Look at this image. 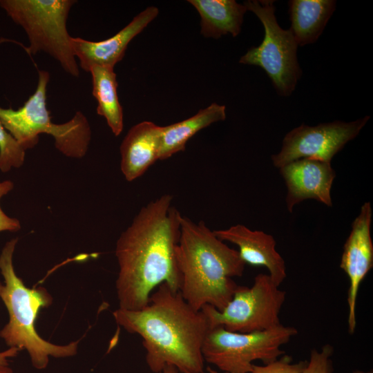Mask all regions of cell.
Returning a JSON list of instances; mask_svg holds the SVG:
<instances>
[{
  "label": "cell",
  "mask_w": 373,
  "mask_h": 373,
  "mask_svg": "<svg viewBox=\"0 0 373 373\" xmlns=\"http://www.w3.org/2000/svg\"><path fill=\"white\" fill-rule=\"evenodd\" d=\"M49 79L48 72L39 70L35 93L17 110L0 106V121L25 151L37 144L40 133H46L54 137L55 147L61 153L81 158L86 155L91 138L88 121L81 111H77L66 123L52 122L46 106Z\"/></svg>",
  "instance_id": "cell-5"
},
{
  "label": "cell",
  "mask_w": 373,
  "mask_h": 373,
  "mask_svg": "<svg viewBox=\"0 0 373 373\" xmlns=\"http://www.w3.org/2000/svg\"><path fill=\"white\" fill-rule=\"evenodd\" d=\"M298 334L290 326L279 325L261 332L239 333L221 326L211 328L202 347L204 360L226 373H247L254 361L269 363L285 352L280 347Z\"/></svg>",
  "instance_id": "cell-7"
},
{
  "label": "cell",
  "mask_w": 373,
  "mask_h": 373,
  "mask_svg": "<svg viewBox=\"0 0 373 373\" xmlns=\"http://www.w3.org/2000/svg\"><path fill=\"white\" fill-rule=\"evenodd\" d=\"M74 0H0V6L25 30L30 55L44 52L55 59L73 77L79 70L66 21Z\"/></svg>",
  "instance_id": "cell-6"
},
{
  "label": "cell",
  "mask_w": 373,
  "mask_h": 373,
  "mask_svg": "<svg viewBox=\"0 0 373 373\" xmlns=\"http://www.w3.org/2000/svg\"><path fill=\"white\" fill-rule=\"evenodd\" d=\"M274 3L272 0L243 3L247 10L254 12L261 21L265 35L262 43L250 48L239 62L262 68L278 95L289 97L295 90L302 70L297 59L298 45L290 30L279 26Z\"/></svg>",
  "instance_id": "cell-8"
},
{
  "label": "cell",
  "mask_w": 373,
  "mask_h": 373,
  "mask_svg": "<svg viewBox=\"0 0 373 373\" xmlns=\"http://www.w3.org/2000/svg\"><path fill=\"white\" fill-rule=\"evenodd\" d=\"M201 17V34L218 39L231 34L238 35L244 15L247 11L243 4L234 0H188Z\"/></svg>",
  "instance_id": "cell-17"
},
{
  "label": "cell",
  "mask_w": 373,
  "mask_h": 373,
  "mask_svg": "<svg viewBox=\"0 0 373 373\" xmlns=\"http://www.w3.org/2000/svg\"><path fill=\"white\" fill-rule=\"evenodd\" d=\"M160 373H179V371L174 366L168 365L164 367Z\"/></svg>",
  "instance_id": "cell-26"
},
{
  "label": "cell",
  "mask_w": 373,
  "mask_h": 373,
  "mask_svg": "<svg viewBox=\"0 0 373 373\" xmlns=\"http://www.w3.org/2000/svg\"><path fill=\"white\" fill-rule=\"evenodd\" d=\"M162 126L144 121L134 125L120 145L121 171L128 182L142 176L159 160Z\"/></svg>",
  "instance_id": "cell-15"
},
{
  "label": "cell",
  "mask_w": 373,
  "mask_h": 373,
  "mask_svg": "<svg viewBox=\"0 0 373 373\" xmlns=\"http://www.w3.org/2000/svg\"><path fill=\"white\" fill-rule=\"evenodd\" d=\"M336 5V1L334 0H291L288 2L289 30L298 46L317 41L335 10Z\"/></svg>",
  "instance_id": "cell-16"
},
{
  "label": "cell",
  "mask_w": 373,
  "mask_h": 373,
  "mask_svg": "<svg viewBox=\"0 0 373 373\" xmlns=\"http://www.w3.org/2000/svg\"><path fill=\"white\" fill-rule=\"evenodd\" d=\"M285 295L269 274L261 273L251 287L238 285L222 310L209 305L200 310L207 316L210 329L221 326L233 332H261L280 325L279 314Z\"/></svg>",
  "instance_id": "cell-9"
},
{
  "label": "cell",
  "mask_w": 373,
  "mask_h": 373,
  "mask_svg": "<svg viewBox=\"0 0 373 373\" xmlns=\"http://www.w3.org/2000/svg\"><path fill=\"white\" fill-rule=\"evenodd\" d=\"M158 8H146L113 37L100 41H91L80 37L71 38V44L80 67L89 72L94 66L114 68L121 61L128 44L140 34L158 15Z\"/></svg>",
  "instance_id": "cell-13"
},
{
  "label": "cell",
  "mask_w": 373,
  "mask_h": 373,
  "mask_svg": "<svg viewBox=\"0 0 373 373\" xmlns=\"http://www.w3.org/2000/svg\"><path fill=\"white\" fill-rule=\"evenodd\" d=\"M164 194L142 207L119 236L115 248L119 308L138 310L153 289L166 283L178 291L181 276L175 259L182 215Z\"/></svg>",
  "instance_id": "cell-1"
},
{
  "label": "cell",
  "mask_w": 373,
  "mask_h": 373,
  "mask_svg": "<svg viewBox=\"0 0 373 373\" xmlns=\"http://www.w3.org/2000/svg\"><path fill=\"white\" fill-rule=\"evenodd\" d=\"M279 169L287 187L285 202L289 213L296 204L307 199L332 207L331 189L336 172L331 162L303 158Z\"/></svg>",
  "instance_id": "cell-12"
},
{
  "label": "cell",
  "mask_w": 373,
  "mask_h": 373,
  "mask_svg": "<svg viewBox=\"0 0 373 373\" xmlns=\"http://www.w3.org/2000/svg\"><path fill=\"white\" fill-rule=\"evenodd\" d=\"M175 259L179 291L196 311L206 305L222 310L238 287L232 278L242 276L245 267L238 251L218 238L204 221L185 216L180 220Z\"/></svg>",
  "instance_id": "cell-3"
},
{
  "label": "cell",
  "mask_w": 373,
  "mask_h": 373,
  "mask_svg": "<svg viewBox=\"0 0 373 373\" xmlns=\"http://www.w3.org/2000/svg\"><path fill=\"white\" fill-rule=\"evenodd\" d=\"M334 352L332 345H324L321 351L312 350L309 360L300 373H332V363L330 359Z\"/></svg>",
  "instance_id": "cell-22"
},
{
  "label": "cell",
  "mask_w": 373,
  "mask_h": 373,
  "mask_svg": "<svg viewBox=\"0 0 373 373\" xmlns=\"http://www.w3.org/2000/svg\"><path fill=\"white\" fill-rule=\"evenodd\" d=\"M19 351L20 350L17 347H8L4 351L0 352V363H9V358L15 357Z\"/></svg>",
  "instance_id": "cell-24"
},
{
  "label": "cell",
  "mask_w": 373,
  "mask_h": 373,
  "mask_svg": "<svg viewBox=\"0 0 373 373\" xmlns=\"http://www.w3.org/2000/svg\"><path fill=\"white\" fill-rule=\"evenodd\" d=\"M372 210L369 202L363 203L355 218L341 256L340 267L350 280L347 291L348 332H355L356 305L361 283L373 267V243L371 237Z\"/></svg>",
  "instance_id": "cell-11"
},
{
  "label": "cell",
  "mask_w": 373,
  "mask_h": 373,
  "mask_svg": "<svg viewBox=\"0 0 373 373\" xmlns=\"http://www.w3.org/2000/svg\"><path fill=\"white\" fill-rule=\"evenodd\" d=\"M0 373H15L9 363H0Z\"/></svg>",
  "instance_id": "cell-25"
},
{
  "label": "cell",
  "mask_w": 373,
  "mask_h": 373,
  "mask_svg": "<svg viewBox=\"0 0 373 373\" xmlns=\"http://www.w3.org/2000/svg\"><path fill=\"white\" fill-rule=\"evenodd\" d=\"M25 151L0 121V171L6 173L21 166Z\"/></svg>",
  "instance_id": "cell-20"
},
{
  "label": "cell",
  "mask_w": 373,
  "mask_h": 373,
  "mask_svg": "<svg viewBox=\"0 0 373 373\" xmlns=\"http://www.w3.org/2000/svg\"><path fill=\"white\" fill-rule=\"evenodd\" d=\"M113 316L118 325L142 338L146 363L152 372L160 373L168 365L180 373L203 371L202 347L210 329L207 318L166 283L157 287L144 308H118Z\"/></svg>",
  "instance_id": "cell-2"
},
{
  "label": "cell",
  "mask_w": 373,
  "mask_h": 373,
  "mask_svg": "<svg viewBox=\"0 0 373 373\" xmlns=\"http://www.w3.org/2000/svg\"><path fill=\"white\" fill-rule=\"evenodd\" d=\"M369 119L367 115L350 122L336 120L316 126L301 124L285 135L280 151L271 155L273 165L280 169L303 158L331 162L334 156L359 134Z\"/></svg>",
  "instance_id": "cell-10"
},
{
  "label": "cell",
  "mask_w": 373,
  "mask_h": 373,
  "mask_svg": "<svg viewBox=\"0 0 373 373\" xmlns=\"http://www.w3.org/2000/svg\"><path fill=\"white\" fill-rule=\"evenodd\" d=\"M307 361L293 363L291 356L283 354L275 361L264 365H253L247 373H300L307 365Z\"/></svg>",
  "instance_id": "cell-21"
},
{
  "label": "cell",
  "mask_w": 373,
  "mask_h": 373,
  "mask_svg": "<svg viewBox=\"0 0 373 373\" xmlns=\"http://www.w3.org/2000/svg\"><path fill=\"white\" fill-rule=\"evenodd\" d=\"M225 119L226 107L212 103L188 119L162 126L159 160H166L180 151H184L186 142L198 132Z\"/></svg>",
  "instance_id": "cell-18"
},
{
  "label": "cell",
  "mask_w": 373,
  "mask_h": 373,
  "mask_svg": "<svg viewBox=\"0 0 373 373\" xmlns=\"http://www.w3.org/2000/svg\"><path fill=\"white\" fill-rule=\"evenodd\" d=\"M213 231L222 241L236 245L245 264L266 267L278 286L283 282L287 276L285 263L276 251V242L271 235L262 231L251 230L240 224Z\"/></svg>",
  "instance_id": "cell-14"
},
{
  "label": "cell",
  "mask_w": 373,
  "mask_h": 373,
  "mask_svg": "<svg viewBox=\"0 0 373 373\" xmlns=\"http://www.w3.org/2000/svg\"><path fill=\"white\" fill-rule=\"evenodd\" d=\"M14 187V184L10 180H5L0 182V200L9 193ZM20 222L14 218L7 216L0 207V232L1 231H17L20 230Z\"/></svg>",
  "instance_id": "cell-23"
},
{
  "label": "cell",
  "mask_w": 373,
  "mask_h": 373,
  "mask_svg": "<svg viewBox=\"0 0 373 373\" xmlns=\"http://www.w3.org/2000/svg\"><path fill=\"white\" fill-rule=\"evenodd\" d=\"M207 372H208L207 373H219L218 372H217L216 370L212 369L210 367H208L207 368ZM198 373H207V372H204V371H202V372H198ZM224 373H226V372H224Z\"/></svg>",
  "instance_id": "cell-27"
},
{
  "label": "cell",
  "mask_w": 373,
  "mask_h": 373,
  "mask_svg": "<svg viewBox=\"0 0 373 373\" xmlns=\"http://www.w3.org/2000/svg\"><path fill=\"white\" fill-rule=\"evenodd\" d=\"M18 238L9 240L0 254V298L8 313V323L0 331V337L9 347L26 350L32 365L37 370L47 367L50 357L67 358L77 353L79 340L57 345L44 339L36 329L40 309L52 303V296L43 287L28 288L15 270L12 257Z\"/></svg>",
  "instance_id": "cell-4"
},
{
  "label": "cell",
  "mask_w": 373,
  "mask_h": 373,
  "mask_svg": "<svg viewBox=\"0 0 373 373\" xmlns=\"http://www.w3.org/2000/svg\"><path fill=\"white\" fill-rule=\"evenodd\" d=\"M352 373H373V371L372 370L369 371H363V370H356L353 371Z\"/></svg>",
  "instance_id": "cell-28"
},
{
  "label": "cell",
  "mask_w": 373,
  "mask_h": 373,
  "mask_svg": "<svg viewBox=\"0 0 373 373\" xmlns=\"http://www.w3.org/2000/svg\"><path fill=\"white\" fill-rule=\"evenodd\" d=\"M89 72L92 77L93 95L97 102V113L103 116L115 136L123 130V110L119 103L117 82L114 68L94 66Z\"/></svg>",
  "instance_id": "cell-19"
}]
</instances>
